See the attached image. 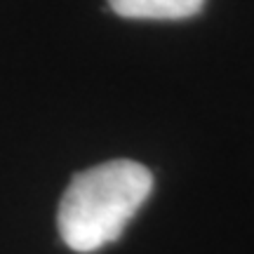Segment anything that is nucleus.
<instances>
[{
	"label": "nucleus",
	"mask_w": 254,
	"mask_h": 254,
	"mask_svg": "<svg viewBox=\"0 0 254 254\" xmlns=\"http://www.w3.org/2000/svg\"><path fill=\"white\" fill-rule=\"evenodd\" d=\"M202 5L205 0H109V7L125 19H186Z\"/></svg>",
	"instance_id": "nucleus-2"
},
{
	"label": "nucleus",
	"mask_w": 254,
	"mask_h": 254,
	"mask_svg": "<svg viewBox=\"0 0 254 254\" xmlns=\"http://www.w3.org/2000/svg\"><path fill=\"white\" fill-rule=\"evenodd\" d=\"M151 189L153 174L136 160H109L78 172L59 202V236L73 252H97L118 240Z\"/></svg>",
	"instance_id": "nucleus-1"
}]
</instances>
